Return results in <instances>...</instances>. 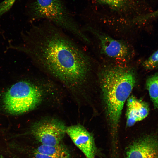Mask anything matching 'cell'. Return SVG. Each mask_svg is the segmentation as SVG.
Returning <instances> with one entry per match:
<instances>
[{
  "label": "cell",
  "mask_w": 158,
  "mask_h": 158,
  "mask_svg": "<svg viewBox=\"0 0 158 158\" xmlns=\"http://www.w3.org/2000/svg\"><path fill=\"white\" fill-rule=\"evenodd\" d=\"M21 35L22 43H10L8 49L24 53L33 64L65 83L78 84L87 77L90 57L60 28L49 22L33 24Z\"/></svg>",
  "instance_id": "6da1fadb"
},
{
  "label": "cell",
  "mask_w": 158,
  "mask_h": 158,
  "mask_svg": "<svg viewBox=\"0 0 158 158\" xmlns=\"http://www.w3.org/2000/svg\"><path fill=\"white\" fill-rule=\"evenodd\" d=\"M102 99L113 141H116L118 126L124 105L136 83L131 68L119 65L106 67L99 74Z\"/></svg>",
  "instance_id": "7a4b0ae2"
},
{
  "label": "cell",
  "mask_w": 158,
  "mask_h": 158,
  "mask_svg": "<svg viewBox=\"0 0 158 158\" xmlns=\"http://www.w3.org/2000/svg\"><path fill=\"white\" fill-rule=\"evenodd\" d=\"M30 14L33 20H46L81 41L89 42L61 0H35Z\"/></svg>",
  "instance_id": "3957f363"
},
{
  "label": "cell",
  "mask_w": 158,
  "mask_h": 158,
  "mask_svg": "<svg viewBox=\"0 0 158 158\" xmlns=\"http://www.w3.org/2000/svg\"><path fill=\"white\" fill-rule=\"evenodd\" d=\"M26 80L20 81L12 85L4 95L5 109L13 114L30 111L40 105L44 99V90L40 86Z\"/></svg>",
  "instance_id": "277c9868"
},
{
  "label": "cell",
  "mask_w": 158,
  "mask_h": 158,
  "mask_svg": "<svg viewBox=\"0 0 158 158\" xmlns=\"http://www.w3.org/2000/svg\"><path fill=\"white\" fill-rule=\"evenodd\" d=\"M66 128L58 119L45 118L34 124L31 133L42 145H55L61 143L66 133Z\"/></svg>",
  "instance_id": "5b68a950"
},
{
  "label": "cell",
  "mask_w": 158,
  "mask_h": 158,
  "mask_svg": "<svg viewBox=\"0 0 158 158\" xmlns=\"http://www.w3.org/2000/svg\"><path fill=\"white\" fill-rule=\"evenodd\" d=\"M88 29L96 37L101 52L107 57L115 60H126L131 55V50L124 42L89 27Z\"/></svg>",
  "instance_id": "8992f818"
},
{
  "label": "cell",
  "mask_w": 158,
  "mask_h": 158,
  "mask_svg": "<svg viewBox=\"0 0 158 158\" xmlns=\"http://www.w3.org/2000/svg\"><path fill=\"white\" fill-rule=\"evenodd\" d=\"M66 133L86 158H95L97 149L93 135L79 124L66 127Z\"/></svg>",
  "instance_id": "52a82bcc"
},
{
  "label": "cell",
  "mask_w": 158,
  "mask_h": 158,
  "mask_svg": "<svg viewBox=\"0 0 158 158\" xmlns=\"http://www.w3.org/2000/svg\"><path fill=\"white\" fill-rule=\"evenodd\" d=\"M126 158H158V138L147 135L134 141L126 149Z\"/></svg>",
  "instance_id": "ba28073f"
},
{
  "label": "cell",
  "mask_w": 158,
  "mask_h": 158,
  "mask_svg": "<svg viewBox=\"0 0 158 158\" xmlns=\"http://www.w3.org/2000/svg\"><path fill=\"white\" fill-rule=\"evenodd\" d=\"M126 102V125L130 127L146 118L149 109L145 103L133 96H130Z\"/></svg>",
  "instance_id": "9c48e42d"
},
{
  "label": "cell",
  "mask_w": 158,
  "mask_h": 158,
  "mask_svg": "<svg viewBox=\"0 0 158 158\" xmlns=\"http://www.w3.org/2000/svg\"><path fill=\"white\" fill-rule=\"evenodd\" d=\"M34 150L41 154L57 157L70 158V157L68 149L61 143L55 145H41Z\"/></svg>",
  "instance_id": "30bf717a"
},
{
  "label": "cell",
  "mask_w": 158,
  "mask_h": 158,
  "mask_svg": "<svg viewBox=\"0 0 158 158\" xmlns=\"http://www.w3.org/2000/svg\"><path fill=\"white\" fill-rule=\"evenodd\" d=\"M146 87L154 106L158 109V73H156L147 78Z\"/></svg>",
  "instance_id": "8fae6325"
},
{
  "label": "cell",
  "mask_w": 158,
  "mask_h": 158,
  "mask_svg": "<svg viewBox=\"0 0 158 158\" xmlns=\"http://www.w3.org/2000/svg\"><path fill=\"white\" fill-rule=\"evenodd\" d=\"M110 8L118 11H126L131 6L132 0H97Z\"/></svg>",
  "instance_id": "7c38bea8"
},
{
  "label": "cell",
  "mask_w": 158,
  "mask_h": 158,
  "mask_svg": "<svg viewBox=\"0 0 158 158\" xmlns=\"http://www.w3.org/2000/svg\"><path fill=\"white\" fill-rule=\"evenodd\" d=\"M143 67L147 70L155 69L158 67V49L155 51L142 63Z\"/></svg>",
  "instance_id": "4fadbf2b"
},
{
  "label": "cell",
  "mask_w": 158,
  "mask_h": 158,
  "mask_svg": "<svg viewBox=\"0 0 158 158\" xmlns=\"http://www.w3.org/2000/svg\"><path fill=\"white\" fill-rule=\"evenodd\" d=\"M16 0H4L0 4V16L5 13L11 8Z\"/></svg>",
  "instance_id": "5bb4252c"
},
{
  "label": "cell",
  "mask_w": 158,
  "mask_h": 158,
  "mask_svg": "<svg viewBox=\"0 0 158 158\" xmlns=\"http://www.w3.org/2000/svg\"><path fill=\"white\" fill-rule=\"evenodd\" d=\"M34 158H62L54 157L40 153L35 150L33 152Z\"/></svg>",
  "instance_id": "9a60e30c"
},
{
  "label": "cell",
  "mask_w": 158,
  "mask_h": 158,
  "mask_svg": "<svg viewBox=\"0 0 158 158\" xmlns=\"http://www.w3.org/2000/svg\"><path fill=\"white\" fill-rule=\"evenodd\" d=\"M158 16V9L151 13L148 14L145 16V18L146 20L153 18H155Z\"/></svg>",
  "instance_id": "2e32d148"
},
{
  "label": "cell",
  "mask_w": 158,
  "mask_h": 158,
  "mask_svg": "<svg viewBox=\"0 0 158 158\" xmlns=\"http://www.w3.org/2000/svg\"><path fill=\"white\" fill-rule=\"evenodd\" d=\"M0 158H4L2 156L0 155Z\"/></svg>",
  "instance_id": "e0dca14e"
}]
</instances>
